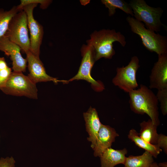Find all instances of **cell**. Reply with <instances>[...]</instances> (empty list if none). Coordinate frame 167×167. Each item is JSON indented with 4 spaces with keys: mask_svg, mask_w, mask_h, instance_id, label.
I'll return each mask as SVG.
<instances>
[{
    "mask_svg": "<svg viewBox=\"0 0 167 167\" xmlns=\"http://www.w3.org/2000/svg\"><path fill=\"white\" fill-rule=\"evenodd\" d=\"M131 110L139 114H147L157 126L160 124L158 103L156 95L146 86L140 84V88L128 93Z\"/></svg>",
    "mask_w": 167,
    "mask_h": 167,
    "instance_id": "obj_1",
    "label": "cell"
},
{
    "mask_svg": "<svg viewBox=\"0 0 167 167\" xmlns=\"http://www.w3.org/2000/svg\"><path fill=\"white\" fill-rule=\"evenodd\" d=\"M115 41L123 47L126 44V38L120 32H116L114 29H103L92 34L87 45L92 48L96 61L102 58H112L115 54L113 44Z\"/></svg>",
    "mask_w": 167,
    "mask_h": 167,
    "instance_id": "obj_2",
    "label": "cell"
},
{
    "mask_svg": "<svg viewBox=\"0 0 167 167\" xmlns=\"http://www.w3.org/2000/svg\"><path fill=\"white\" fill-rule=\"evenodd\" d=\"M49 0H21L18 8L25 12L27 18L28 27L30 33V51L34 55L39 57L40 47L44 35L42 26L34 18V9L38 4L42 9L46 8L51 3Z\"/></svg>",
    "mask_w": 167,
    "mask_h": 167,
    "instance_id": "obj_3",
    "label": "cell"
},
{
    "mask_svg": "<svg viewBox=\"0 0 167 167\" xmlns=\"http://www.w3.org/2000/svg\"><path fill=\"white\" fill-rule=\"evenodd\" d=\"M126 20L132 32L140 38L143 46L151 52L156 53L158 55L167 53V38L156 34L145 27L142 22L135 18L128 16Z\"/></svg>",
    "mask_w": 167,
    "mask_h": 167,
    "instance_id": "obj_4",
    "label": "cell"
},
{
    "mask_svg": "<svg viewBox=\"0 0 167 167\" xmlns=\"http://www.w3.org/2000/svg\"><path fill=\"white\" fill-rule=\"evenodd\" d=\"M129 4L136 20L143 22L148 29L154 32L160 31L164 26L161 21L163 12L161 8L151 7L144 0H132Z\"/></svg>",
    "mask_w": 167,
    "mask_h": 167,
    "instance_id": "obj_5",
    "label": "cell"
},
{
    "mask_svg": "<svg viewBox=\"0 0 167 167\" xmlns=\"http://www.w3.org/2000/svg\"><path fill=\"white\" fill-rule=\"evenodd\" d=\"M4 93L36 99L38 90L36 84L22 72H12L5 86L1 90Z\"/></svg>",
    "mask_w": 167,
    "mask_h": 167,
    "instance_id": "obj_6",
    "label": "cell"
},
{
    "mask_svg": "<svg viewBox=\"0 0 167 167\" xmlns=\"http://www.w3.org/2000/svg\"><path fill=\"white\" fill-rule=\"evenodd\" d=\"M27 15L23 10L18 12L11 20L4 35L18 45L25 53L30 51Z\"/></svg>",
    "mask_w": 167,
    "mask_h": 167,
    "instance_id": "obj_7",
    "label": "cell"
},
{
    "mask_svg": "<svg viewBox=\"0 0 167 167\" xmlns=\"http://www.w3.org/2000/svg\"><path fill=\"white\" fill-rule=\"evenodd\" d=\"M140 66L138 57L133 56L127 65L117 68L116 75L112 80L113 84L128 93L136 89L138 86L136 73Z\"/></svg>",
    "mask_w": 167,
    "mask_h": 167,
    "instance_id": "obj_8",
    "label": "cell"
},
{
    "mask_svg": "<svg viewBox=\"0 0 167 167\" xmlns=\"http://www.w3.org/2000/svg\"><path fill=\"white\" fill-rule=\"evenodd\" d=\"M81 52L83 58L78 71L75 76L66 81V83L75 80L83 79L90 83L95 91H102L105 89L103 84L100 81L95 80L91 75V70L95 62L92 48L88 45L84 46Z\"/></svg>",
    "mask_w": 167,
    "mask_h": 167,
    "instance_id": "obj_9",
    "label": "cell"
},
{
    "mask_svg": "<svg viewBox=\"0 0 167 167\" xmlns=\"http://www.w3.org/2000/svg\"><path fill=\"white\" fill-rule=\"evenodd\" d=\"M21 49L18 45L4 36L0 38V50L10 57L14 72H23L26 71L27 61L26 59L22 57Z\"/></svg>",
    "mask_w": 167,
    "mask_h": 167,
    "instance_id": "obj_10",
    "label": "cell"
},
{
    "mask_svg": "<svg viewBox=\"0 0 167 167\" xmlns=\"http://www.w3.org/2000/svg\"><path fill=\"white\" fill-rule=\"evenodd\" d=\"M25 54L29 72L28 76L35 83L50 81L56 84L60 82L65 83L66 80H58L48 75L39 57L34 55L30 51Z\"/></svg>",
    "mask_w": 167,
    "mask_h": 167,
    "instance_id": "obj_11",
    "label": "cell"
},
{
    "mask_svg": "<svg viewBox=\"0 0 167 167\" xmlns=\"http://www.w3.org/2000/svg\"><path fill=\"white\" fill-rule=\"evenodd\" d=\"M150 89L167 88V53L158 55L149 76Z\"/></svg>",
    "mask_w": 167,
    "mask_h": 167,
    "instance_id": "obj_12",
    "label": "cell"
},
{
    "mask_svg": "<svg viewBox=\"0 0 167 167\" xmlns=\"http://www.w3.org/2000/svg\"><path fill=\"white\" fill-rule=\"evenodd\" d=\"M118 136L119 135L114 128L102 124L93 148L94 156L100 157L105 150L111 147L116 137Z\"/></svg>",
    "mask_w": 167,
    "mask_h": 167,
    "instance_id": "obj_13",
    "label": "cell"
},
{
    "mask_svg": "<svg viewBox=\"0 0 167 167\" xmlns=\"http://www.w3.org/2000/svg\"><path fill=\"white\" fill-rule=\"evenodd\" d=\"M83 116L86 123V130L89 135L87 139L91 142V146L93 149L102 124L95 108L90 107L87 112L83 113Z\"/></svg>",
    "mask_w": 167,
    "mask_h": 167,
    "instance_id": "obj_14",
    "label": "cell"
},
{
    "mask_svg": "<svg viewBox=\"0 0 167 167\" xmlns=\"http://www.w3.org/2000/svg\"><path fill=\"white\" fill-rule=\"evenodd\" d=\"M127 152L126 148L122 150H115L111 147L107 148L100 157L101 167H114L119 164L124 165Z\"/></svg>",
    "mask_w": 167,
    "mask_h": 167,
    "instance_id": "obj_15",
    "label": "cell"
},
{
    "mask_svg": "<svg viewBox=\"0 0 167 167\" xmlns=\"http://www.w3.org/2000/svg\"><path fill=\"white\" fill-rule=\"evenodd\" d=\"M140 126L139 136L149 143L156 145L158 135L156 130L157 126L154 124L150 119L143 121L140 123Z\"/></svg>",
    "mask_w": 167,
    "mask_h": 167,
    "instance_id": "obj_16",
    "label": "cell"
},
{
    "mask_svg": "<svg viewBox=\"0 0 167 167\" xmlns=\"http://www.w3.org/2000/svg\"><path fill=\"white\" fill-rule=\"evenodd\" d=\"M128 136L137 146L147 151L155 158H156L162 151L157 145L150 144L142 139L139 136V133L134 129H132L130 131Z\"/></svg>",
    "mask_w": 167,
    "mask_h": 167,
    "instance_id": "obj_17",
    "label": "cell"
},
{
    "mask_svg": "<svg viewBox=\"0 0 167 167\" xmlns=\"http://www.w3.org/2000/svg\"><path fill=\"white\" fill-rule=\"evenodd\" d=\"M152 156L145 151L141 155L126 157L125 167H150L153 162Z\"/></svg>",
    "mask_w": 167,
    "mask_h": 167,
    "instance_id": "obj_18",
    "label": "cell"
},
{
    "mask_svg": "<svg viewBox=\"0 0 167 167\" xmlns=\"http://www.w3.org/2000/svg\"><path fill=\"white\" fill-rule=\"evenodd\" d=\"M101 2L108 9L109 15H113L116 9H120L126 13L134 16L133 11L129 4L123 0H101Z\"/></svg>",
    "mask_w": 167,
    "mask_h": 167,
    "instance_id": "obj_19",
    "label": "cell"
},
{
    "mask_svg": "<svg viewBox=\"0 0 167 167\" xmlns=\"http://www.w3.org/2000/svg\"><path fill=\"white\" fill-rule=\"evenodd\" d=\"M20 11L17 6H13L9 10L0 8V38L5 35L12 18Z\"/></svg>",
    "mask_w": 167,
    "mask_h": 167,
    "instance_id": "obj_20",
    "label": "cell"
},
{
    "mask_svg": "<svg viewBox=\"0 0 167 167\" xmlns=\"http://www.w3.org/2000/svg\"><path fill=\"white\" fill-rule=\"evenodd\" d=\"M156 96L160 104L162 113L165 115L167 113V88L158 90Z\"/></svg>",
    "mask_w": 167,
    "mask_h": 167,
    "instance_id": "obj_21",
    "label": "cell"
},
{
    "mask_svg": "<svg viewBox=\"0 0 167 167\" xmlns=\"http://www.w3.org/2000/svg\"><path fill=\"white\" fill-rule=\"evenodd\" d=\"M12 73L11 68L8 66L0 69V90L5 86Z\"/></svg>",
    "mask_w": 167,
    "mask_h": 167,
    "instance_id": "obj_22",
    "label": "cell"
},
{
    "mask_svg": "<svg viewBox=\"0 0 167 167\" xmlns=\"http://www.w3.org/2000/svg\"><path fill=\"white\" fill-rule=\"evenodd\" d=\"M156 145L162 149H163L165 152L167 153V136L163 134H158Z\"/></svg>",
    "mask_w": 167,
    "mask_h": 167,
    "instance_id": "obj_23",
    "label": "cell"
},
{
    "mask_svg": "<svg viewBox=\"0 0 167 167\" xmlns=\"http://www.w3.org/2000/svg\"><path fill=\"white\" fill-rule=\"evenodd\" d=\"M15 161L12 157L0 158V167H15Z\"/></svg>",
    "mask_w": 167,
    "mask_h": 167,
    "instance_id": "obj_24",
    "label": "cell"
},
{
    "mask_svg": "<svg viewBox=\"0 0 167 167\" xmlns=\"http://www.w3.org/2000/svg\"><path fill=\"white\" fill-rule=\"evenodd\" d=\"M158 165L160 167H167V163H160Z\"/></svg>",
    "mask_w": 167,
    "mask_h": 167,
    "instance_id": "obj_25",
    "label": "cell"
},
{
    "mask_svg": "<svg viewBox=\"0 0 167 167\" xmlns=\"http://www.w3.org/2000/svg\"><path fill=\"white\" fill-rule=\"evenodd\" d=\"M150 167H160L156 162H153L151 165Z\"/></svg>",
    "mask_w": 167,
    "mask_h": 167,
    "instance_id": "obj_26",
    "label": "cell"
}]
</instances>
